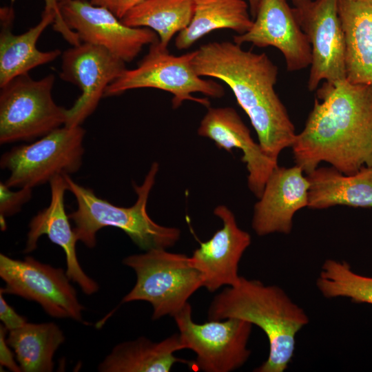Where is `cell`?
<instances>
[{"mask_svg": "<svg viewBox=\"0 0 372 372\" xmlns=\"http://www.w3.org/2000/svg\"><path fill=\"white\" fill-rule=\"evenodd\" d=\"M291 145L296 165L307 174L325 162L351 174L372 165V86L347 79L324 81Z\"/></svg>", "mask_w": 372, "mask_h": 372, "instance_id": "1", "label": "cell"}, {"mask_svg": "<svg viewBox=\"0 0 372 372\" xmlns=\"http://www.w3.org/2000/svg\"><path fill=\"white\" fill-rule=\"evenodd\" d=\"M196 73L222 81L248 116L264 152L278 161L296 136L286 107L275 90L278 68L265 53L243 50L231 41H214L196 50Z\"/></svg>", "mask_w": 372, "mask_h": 372, "instance_id": "2", "label": "cell"}, {"mask_svg": "<svg viewBox=\"0 0 372 372\" xmlns=\"http://www.w3.org/2000/svg\"><path fill=\"white\" fill-rule=\"evenodd\" d=\"M235 318L260 327L267 337V359L255 372H284L294 354L296 336L309 322L305 311L280 287L240 276L211 301L208 320Z\"/></svg>", "mask_w": 372, "mask_h": 372, "instance_id": "3", "label": "cell"}, {"mask_svg": "<svg viewBox=\"0 0 372 372\" xmlns=\"http://www.w3.org/2000/svg\"><path fill=\"white\" fill-rule=\"evenodd\" d=\"M159 165L153 163L141 185L133 183L137 195L135 203L128 207L116 206L99 198L92 189L74 182L70 175H63L68 190L75 197L77 208L69 217L78 241L88 248L96 245V234L105 227H114L124 231L140 249H165L174 246L180 239V230L155 223L147 211V200L155 183Z\"/></svg>", "mask_w": 372, "mask_h": 372, "instance_id": "4", "label": "cell"}, {"mask_svg": "<svg viewBox=\"0 0 372 372\" xmlns=\"http://www.w3.org/2000/svg\"><path fill=\"white\" fill-rule=\"evenodd\" d=\"M123 263L134 271L136 281L122 302H149L153 308L154 320L165 316L173 317L203 287L200 273L192 265L190 257L183 254L152 249L130 255Z\"/></svg>", "mask_w": 372, "mask_h": 372, "instance_id": "5", "label": "cell"}, {"mask_svg": "<svg viewBox=\"0 0 372 372\" xmlns=\"http://www.w3.org/2000/svg\"><path fill=\"white\" fill-rule=\"evenodd\" d=\"M149 45L147 54L137 67L126 69L107 87L104 96H117L133 89L156 88L171 93L172 107L176 109L187 100L209 107L208 99L196 98L194 93L215 99L225 95L220 84L203 79L196 73L193 65L196 50L175 56L159 41Z\"/></svg>", "mask_w": 372, "mask_h": 372, "instance_id": "6", "label": "cell"}, {"mask_svg": "<svg viewBox=\"0 0 372 372\" xmlns=\"http://www.w3.org/2000/svg\"><path fill=\"white\" fill-rule=\"evenodd\" d=\"M53 74L33 79L19 75L1 87L0 143L32 142L64 126L68 110L54 101Z\"/></svg>", "mask_w": 372, "mask_h": 372, "instance_id": "7", "label": "cell"}, {"mask_svg": "<svg viewBox=\"0 0 372 372\" xmlns=\"http://www.w3.org/2000/svg\"><path fill=\"white\" fill-rule=\"evenodd\" d=\"M85 134L81 125H64L30 143L12 147L0 160L1 168L10 172L5 184L10 188H33L50 183L57 175L78 172Z\"/></svg>", "mask_w": 372, "mask_h": 372, "instance_id": "8", "label": "cell"}, {"mask_svg": "<svg viewBox=\"0 0 372 372\" xmlns=\"http://www.w3.org/2000/svg\"><path fill=\"white\" fill-rule=\"evenodd\" d=\"M173 318L185 349L193 351L196 360L191 366L205 372H231L249 359L247 344L253 324L235 318L194 322L189 302Z\"/></svg>", "mask_w": 372, "mask_h": 372, "instance_id": "9", "label": "cell"}, {"mask_svg": "<svg viewBox=\"0 0 372 372\" xmlns=\"http://www.w3.org/2000/svg\"><path fill=\"white\" fill-rule=\"evenodd\" d=\"M296 21L311 48L307 87L312 92L321 81L347 79L344 34L339 0H291Z\"/></svg>", "mask_w": 372, "mask_h": 372, "instance_id": "10", "label": "cell"}, {"mask_svg": "<svg viewBox=\"0 0 372 372\" xmlns=\"http://www.w3.org/2000/svg\"><path fill=\"white\" fill-rule=\"evenodd\" d=\"M0 277L6 283V287L0 289L3 293L35 301L52 317L82 322L84 307L66 271L32 256L21 260L1 254Z\"/></svg>", "mask_w": 372, "mask_h": 372, "instance_id": "11", "label": "cell"}, {"mask_svg": "<svg viewBox=\"0 0 372 372\" xmlns=\"http://www.w3.org/2000/svg\"><path fill=\"white\" fill-rule=\"evenodd\" d=\"M59 10L81 42L103 47L125 63L133 61L145 45L159 41L154 30L127 26L107 8L87 0H63Z\"/></svg>", "mask_w": 372, "mask_h": 372, "instance_id": "12", "label": "cell"}, {"mask_svg": "<svg viewBox=\"0 0 372 372\" xmlns=\"http://www.w3.org/2000/svg\"><path fill=\"white\" fill-rule=\"evenodd\" d=\"M126 69L125 62L99 45L81 42L65 50L59 76L81 90L68 110L65 125H81L96 109L107 87Z\"/></svg>", "mask_w": 372, "mask_h": 372, "instance_id": "13", "label": "cell"}, {"mask_svg": "<svg viewBox=\"0 0 372 372\" xmlns=\"http://www.w3.org/2000/svg\"><path fill=\"white\" fill-rule=\"evenodd\" d=\"M234 42L258 48L274 47L284 56L289 72L311 63V48L287 0H260L250 29L234 37Z\"/></svg>", "mask_w": 372, "mask_h": 372, "instance_id": "14", "label": "cell"}, {"mask_svg": "<svg viewBox=\"0 0 372 372\" xmlns=\"http://www.w3.org/2000/svg\"><path fill=\"white\" fill-rule=\"evenodd\" d=\"M214 214L222 220V228L209 240L200 242L190 257L192 265L203 277V287L211 293L239 282V262L251 244L250 234L238 227L227 207L217 206Z\"/></svg>", "mask_w": 372, "mask_h": 372, "instance_id": "15", "label": "cell"}, {"mask_svg": "<svg viewBox=\"0 0 372 372\" xmlns=\"http://www.w3.org/2000/svg\"><path fill=\"white\" fill-rule=\"evenodd\" d=\"M300 167H276L269 176L254 207L251 227L260 236L289 234L293 218L308 207L309 182Z\"/></svg>", "mask_w": 372, "mask_h": 372, "instance_id": "16", "label": "cell"}, {"mask_svg": "<svg viewBox=\"0 0 372 372\" xmlns=\"http://www.w3.org/2000/svg\"><path fill=\"white\" fill-rule=\"evenodd\" d=\"M197 132L213 141L220 149L229 152L233 148L242 151V161L248 171V187L259 198L269 176L278 166V161L269 157L259 143L254 141L236 110L231 107H209Z\"/></svg>", "mask_w": 372, "mask_h": 372, "instance_id": "17", "label": "cell"}, {"mask_svg": "<svg viewBox=\"0 0 372 372\" xmlns=\"http://www.w3.org/2000/svg\"><path fill=\"white\" fill-rule=\"evenodd\" d=\"M50 204L31 219L24 252L28 254L34 251L37 247L39 238L47 235L53 243L64 251L66 273L69 278L78 284L85 294L95 293L99 288L98 283L83 271L78 261L76 251L78 240L65 209L64 196L68 187L63 176L54 177L50 182Z\"/></svg>", "mask_w": 372, "mask_h": 372, "instance_id": "18", "label": "cell"}, {"mask_svg": "<svg viewBox=\"0 0 372 372\" xmlns=\"http://www.w3.org/2000/svg\"><path fill=\"white\" fill-rule=\"evenodd\" d=\"M56 12L45 8L40 21L21 34L12 33L14 13L12 7L0 9V87L14 78L28 73L33 68L48 63L61 52L59 49L43 52L37 49V42L50 24H53Z\"/></svg>", "mask_w": 372, "mask_h": 372, "instance_id": "19", "label": "cell"}, {"mask_svg": "<svg viewBox=\"0 0 372 372\" xmlns=\"http://www.w3.org/2000/svg\"><path fill=\"white\" fill-rule=\"evenodd\" d=\"M306 175L310 184L309 208L322 209L335 205L372 208V165L351 174L333 167H318Z\"/></svg>", "mask_w": 372, "mask_h": 372, "instance_id": "20", "label": "cell"}, {"mask_svg": "<svg viewBox=\"0 0 372 372\" xmlns=\"http://www.w3.org/2000/svg\"><path fill=\"white\" fill-rule=\"evenodd\" d=\"M347 79L372 86V0H339Z\"/></svg>", "mask_w": 372, "mask_h": 372, "instance_id": "21", "label": "cell"}, {"mask_svg": "<svg viewBox=\"0 0 372 372\" xmlns=\"http://www.w3.org/2000/svg\"><path fill=\"white\" fill-rule=\"evenodd\" d=\"M185 349L179 333L154 342L141 336L115 346L98 366L101 372H169L177 362H192L174 355Z\"/></svg>", "mask_w": 372, "mask_h": 372, "instance_id": "22", "label": "cell"}, {"mask_svg": "<svg viewBox=\"0 0 372 372\" xmlns=\"http://www.w3.org/2000/svg\"><path fill=\"white\" fill-rule=\"evenodd\" d=\"M249 6L245 0H194L189 25L178 33L176 48L185 50L212 31L229 29L242 34L252 25Z\"/></svg>", "mask_w": 372, "mask_h": 372, "instance_id": "23", "label": "cell"}, {"mask_svg": "<svg viewBox=\"0 0 372 372\" xmlns=\"http://www.w3.org/2000/svg\"><path fill=\"white\" fill-rule=\"evenodd\" d=\"M62 330L54 322H26L8 331L7 342L23 372H50L56 351L64 342Z\"/></svg>", "mask_w": 372, "mask_h": 372, "instance_id": "24", "label": "cell"}, {"mask_svg": "<svg viewBox=\"0 0 372 372\" xmlns=\"http://www.w3.org/2000/svg\"><path fill=\"white\" fill-rule=\"evenodd\" d=\"M194 0H145L130 10L121 19L132 28H148L167 48L172 37L190 23Z\"/></svg>", "mask_w": 372, "mask_h": 372, "instance_id": "25", "label": "cell"}, {"mask_svg": "<svg viewBox=\"0 0 372 372\" xmlns=\"http://www.w3.org/2000/svg\"><path fill=\"white\" fill-rule=\"evenodd\" d=\"M316 287L327 299L347 298L354 303L372 304V277L355 273L345 261L326 260L316 280Z\"/></svg>", "mask_w": 372, "mask_h": 372, "instance_id": "26", "label": "cell"}, {"mask_svg": "<svg viewBox=\"0 0 372 372\" xmlns=\"http://www.w3.org/2000/svg\"><path fill=\"white\" fill-rule=\"evenodd\" d=\"M32 188L21 187L18 191H12L5 183H0V222L2 230H5L6 217L18 213L22 206L32 198Z\"/></svg>", "mask_w": 372, "mask_h": 372, "instance_id": "27", "label": "cell"}, {"mask_svg": "<svg viewBox=\"0 0 372 372\" xmlns=\"http://www.w3.org/2000/svg\"><path fill=\"white\" fill-rule=\"evenodd\" d=\"M3 295V292L0 290V319L3 325L8 331L21 327L27 322L26 318L18 314L7 303Z\"/></svg>", "mask_w": 372, "mask_h": 372, "instance_id": "28", "label": "cell"}, {"mask_svg": "<svg viewBox=\"0 0 372 372\" xmlns=\"http://www.w3.org/2000/svg\"><path fill=\"white\" fill-rule=\"evenodd\" d=\"M8 331L3 326H0V364L13 372H21V369L14 358V353L9 347L6 338Z\"/></svg>", "mask_w": 372, "mask_h": 372, "instance_id": "29", "label": "cell"}, {"mask_svg": "<svg viewBox=\"0 0 372 372\" xmlns=\"http://www.w3.org/2000/svg\"><path fill=\"white\" fill-rule=\"evenodd\" d=\"M143 1L145 0H91L90 2L107 8L121 19L130 10Z\"/></svg>", "mask_w": 372, "mask_h": 372, "instance_id": "30", "label": "cell"}, {"mask_svg": "<svg viewBox=\"0 0 372 372\" xmlns=\"http://www.w3.org/2000/svg\"><path fill=\"white\" fill-rule=\"evenodd\" d=\"M45 8L53 10L56 12V16L53 23V27L56 30H61L65 28L66 24L61 16L59 10V5L63 0H44Z\"/></svg>", "mask_w": 372, "mask_h": 372, "instance_id": "31", "label": "cell"}, {"mask_svg": "<svg viewBox=\"0 0 372 372\" xmlns=\"http://www.w3.org/2000/svg\"><path fill=\"white\" fill-rule=\"evenodd\" d=\"M260 0H247L249 10L253 19L256 17Z\"/></svg>", "mask_w": 372, "mask_h": 372, "instance_id": "32", "label": "cell"}]
</instances>
